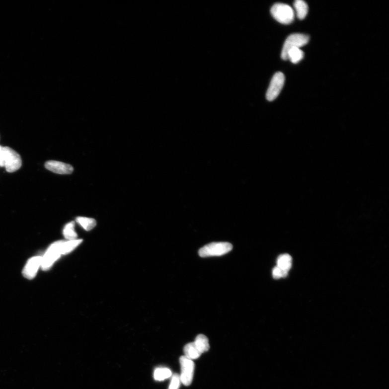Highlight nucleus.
<instances>
[{"label":"nucleus","mask_w":389,"mask_h":389,"mask_svg":"<svg viewBox=\"0 0 389 389\" xmlns=\"http://www.w3.org/2000/svg\"><path fill=\"white\" fill-rule=\"evenodd\" d=\"M270 12L276 21L284 24L292 23L295 18L293 9L287 4L276 3L271 8Z\"/></svg>","instance_id":"f257e3e1"},{"label":"nucleus","mask_w":389,"mask_h":389,"mask_svg":"<svg viewBox=\"0 0 389 389\" xmlns=\"http://www.w3.org/2000/svg\"><path fill=\"white\" fill-rule=\"evenodd\" d=\"M233 249V245L228 242H214L202 247L199 251L202 257L220 256Z\"/></svg>","instance_id":"f03ea898"},{"label":"nucleus","mask_w":389,"mask_h":389,"mask_svg":"<svg viewBox=\"0 0 389 389\" xmlns=\"http://www.w3.org/2000/svg\"><path fill=\"white\" fill-rule=\"evenodd\" d=\"M310 41L309 36L302 34H293L289 35L286 40L282 49L281 57L284 60H287V54L292 48L304 46Z\"/></svg>","instance_id":"7ed1b4c3"},{"label":"nucleus","mask_w":389,"mask_h":389,"mask_svg":"<svg viewBox=\"0 0 389 389\" xmlns=\"http://www.w3.org/2000/svg\"><path fill=\"white\" fill-rule=\"evenodd\" d=\"M63 243V240H59L49 246L44 256L42 258L41 267L43 270H48L50 269L55 262L62 255L61 246Z\"/></svg>","instance_id":"20e7f679"},{"label":"nucleus","mask_w":389,"mask_h":389,"mask_svg":"<svg viewBox=\"0 0 389 389\" xmlns=\"http://www.w3.org/2000/svg\"><path fill=\"white\" fill-rule=\"evenodd\" d=\"M22 159L19 155L8 147H4V167L8 172H13L21 168Z\"/></svg>","instance_id":"39448f33"},{"label":"nucleus","mask_w":389,"mask_h":389,"mask_svg":"<svg viewBox=\"0 0 389 389\" xmlns=\"http://www.w3.org/2000/svg\"><path fill=\"white\" fill-rule=\"evenodd\" d=\"M181 373L180 376L182 384L186 386L191 384L193 380L195 364L192 360L187 359L184 356L180 358Z\"/></svg>","instance_id":"423d86ee"},{"label":"nucleus","mask_w":389,"mask_h":389,"mask_svg":"<svg viewBox=\"0 0 389 389\" xmlns=\"http://www.w3.org/2000/svg\"><path fill=\"white\" fill-rule=\"evenodd\" d=\"M285 82V77L281 72L276 73L270 82L267 91L266 98L269 101H273L279 95Z\"/></svg>","instance_id":"0eeeda50"},{"label":"nucleus","mask_w":389,"mask_h":389,"mask_svg":"<svg viewBox=\"0 0 389 389\" xmlns=\"http://www.w3.org/2000/svg\"><path fill=\"white\" fill-rule=\"evenodd\" d=\"M42 258L41 256H35L29 259L23 270L24 277L29 280L34 279L41 265Z\"/></svg>","instance_id":"6e6552de"},{"label":"nucleus","mask_w":389,"mask_h":389,"mask_svg":"<svg viewBox=\"0 0 389 389\" xmlns=\"http://www.w3.org/2000/svg\"><path fill=\"white\" fill-rule=\"evenodd\" d=\"M45 167L48 170L61 175L71 174L74 170L71 165L57 160H49L47 162L45 163Z\"/></svg>","instance_id":"1a4fd4ad"},{"label":"nucleus","mask_w":389,"mask_h":389,"mask_svg":"<svg viewBox=\"0 0 389 389\" xmlns=\"http://www.w3.org/2000/svg\"><path fill=\"white\" fill-rule=\"evenodd\" d=\"M292 264V258L288 254L280 255L277 260V267L280 268L284 272L288 273V271L291 268Z\"/></svg>","instance_id":"9d476101"},{"label":"nucleus","mask_w":389,"mask_h":389,"mask_svg":"<svg viewBox=\"0 0 389 389\" xmlns=\"http://www.w3.org/2000/svg\"><path fill=\"white\" fill-rule=\"evenodd\" d=\"M184 353V356L191 360L198 359L202 354L198 349H197L194 342L190 343L185 345Z\"/></svg>","instance_id":"9b49d317"},{"label":"nucleus","mask_w":389,"mask_h":389,"mask_svg":"<svg viewBox=\"0 0 389 389\" xmlns=\"http://www.w3.org/2000/svg\"><path fill=\"white\" fill-rule=\"evenodd\" d=\"M296 15L300 20H304L308 13V5L303 0H296L294 3Z\"/></svg>","instance_id":"f8f14e48"},{"label":"nucleus","mask_w":389,"mask_h":389,"mask_svg":"<svg viewBox=\"0 0 389 389\" xmlns=\"http://www.w3.org/2000/svg\"><path fill=\"white\" fill-rule=\"evenodd\" d=\"M194 343L201 354L206 353L209 350V340L205 335L200 334L197 336Z\"/></svg>","instance_id":"ddd939ff"},{"label":"nucleus","mask_w":389,"mask_h":389,"mask_svg":"<svg viewBox=\"0 0 389 389\" xmlns=\"http://www.w3.org/2000/svg\"><path fill=\"white\" fill-rule=\"evenodd\" d=\"M304 58V52L299 48L290 49L287 54V60H290L294 64L299 63Z\"/></svg>","instance_id":"4468645a"},{"label":"nucleus","mask_w":389,"mask_h":389,"mask_svg":"<svg viewBox=\"0 0 389 389\" xmlns=\"http://www.w3.org/2000/svg\"><path fill=\"white\" fill-rule=\"evenodd\" d=\"M82 242V239H75L69 240V241H63L61 246V254L66 255L69 254L74 249Z\"/></svg>","instance_id":"2eb2a0df"},{"label":"nucleus","mask_w":389,"mask_h":389,"mask_svg":"<svg viewBox=\"0 0 389 389\" xmlns=\"http://www.w3.org/2000/svg\"><path fill=\"white\" fill-rule=\"evenodd\" d=\"M172 376L171 370L166 368H158L154 373V378L157 381H162Z\"/></svg>","instance_id":"dca6fc26"},{"label":"nucleus","mask_w":389,"mask_h":389,"mask_svg":"<svg viewBox=\"0 0 389 389\" xmlns=\"http://www.w3.org/2000/svg\"><path fill=\"white\" fill-rule=\"evenodd\" d=\"M63 233L65 237L69 240L77 239L78 234L75 231V222L72 221L67 224L64 228Z\"/></svg>","instance_id":"f3484780"},{"label":"nucleus","mask_w":389,"mask_h":389,"mask_svg":"<svg viewBox=\"0 0 389 389\" xmlns=\"http://www.w3.org/2000/svg\"><path fill=\"white\" fill-rule=\"evenodd\" d=\"M76 221L86 231L92 230L96 226L95 220L91 218L78 217Z\"/></svg>","instance_id":"a211bd4d"},{"label":"nucleus","mask_w":389,"mask_h":389,"mask_svg":"<svg viewBox=\"0 0 389 389\" xmlns=\"http://www.w3.org/2000/svg\"><path fill=\"white\" fill-rule=\"evenodd\" d=\"M180 376L177 374L172 375L168 389H179L180 386Z\"/></svg>","instance_id":"6ab92c4d"},{"label":"nucleus","mask_w":389,"mask_h":389,"mask_svg":"<svg viewBox=\"0 0 389 389\" xmlns=\"http://www.w3.org/2000/svg\"><path fill=\"white\" fill-rule=\"evenodd\" d=\"M288 273L284 272L280 268L275 267L273 270V276L275 279H280L281 278L285 277Z\"/></svg>","instance_id":"aec40b11"},{"label":"nucleus","mask_w":389,"mask_h":389,"mask_svg":"<svg viewBox=\"0 0 389 389\" xmlns=\"http://www.w3.org/2000/svg\"><path fill=\"white\" fill-rule=\"evenodd\" d=\"M0 166L4 167V147L0 146Z\"/></svg>","instance_id":"412c9836"}]
</instances>
